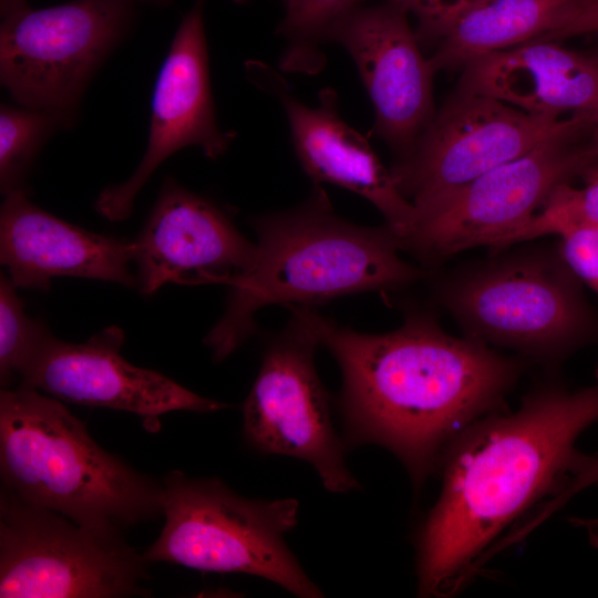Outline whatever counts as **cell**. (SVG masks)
<instances>
[{"mask_svg": "<svg viewBox=\"0 0 598 598\" xmlns=\"http://www.w3.org/2000/svg\"><path fill=\"white\" fill-rule=\"evenodd\" d=\"M310 309L291 308L289 324L265 351L244 403V436L262 453L309 463L329 492L349 493L360 485L346 464L329 399L316 370L320 340Z\"/></svg>", "mask_w": 598, "mask_h": 598, "instance_id": "9", "label": "cell"}, {"mask_svg": "<svg viewBox=\"0 0 598 598\" xmlns=\"http://www.w3.org/2000/svg\"><path fill=\"white\" fill-rule=\"evenodd\" d=\"M71 122L43 110L1 104L0 109V185L6 195L19 189L20 182L43 143Z\"/></svg>", "mask_w": 598, "mask_h": 598, "instance_id": "21", "label": "cell"}, {"mask_svg": "<svg viewBox=\"0 0 598 598\" xmlns=\"http://www.w3.org/2000/svg\"><path fill=\"white\" fill-rule=\"evenodd\" d=\"M2 487L86 528L122 534L162 514L163 484L102 448L62 401L0 393Z\"/></svg>", "mask_w": 598, "mask_h": 598, "instance_id": "4", "label": "cell"}, {"mask_svg": "<svg viewBox=\"0 0 598 598\" xmlns=\"http://www.w3.org/2000/svg\"><path fill=\"white\" fill-rule=\"evenodd\" d=\"M589 116L549 137L526 154L476 177L430 209L417 214L401 249L424 262H437L465 249L496 248L525 225L550 193L596 159L580 135Z\"/></svg>", "mask_w": 598, "mask_h": 598, "instance_id": "7", "label": "cell"}, {"mask_svg": "<svg viewBox=\"0 0 598 598\" xmlns=\"http://www.w3.org/2000/svg\"><path fill=\"white\" fill-rule=\"evenodd\" d=\"M164 526L144 553L150 563L258 576L302 598L323 597L286 544L297 525L293 498L256 499L219 478H193L181 471L162 481Z\"/></svg>", "mask_w": 598, "mask_h": 598, "instance_id": "5", "label": "cell"}, {"mask_svg": "<svg viewBox=\"0 0 598 598\" xmlns=\"http://www.w3.org/2000/svg\"><path fill=\"white\" fill-rule=\"evenodd\" d=\"M133 0H73L3 17L1 84L20 105L71 123L86 84L134 18Z\"/></svg>", "mask_w": 598, "mask_h": 598, "instance_id": "8", "label": "cell"}, {"mask_svg": "<svg viewBox=\"0 0 598 598\" xmlns=\"http://www.w3.org/2000/svg\"><path fill=\"white\" fill-rule=\"evenodd\" d=\"M587 1V0H586Z\"/></svg>", "mask_w": 598, "mask_h": 598, "instance_id": "34", "label": "cell"}, {"mask_svg": "<svg viewBox=\"0 0 598 598\" xmlns=\"http://www.w3.org/2000/svg\"><path fill=\"white\" fill-rule=\"evenodd\" d=\"M247 74L281 103L296 155L313 184L337 185L372 203L400 243L413 225V205L368 140L340 117L336 91L321 90L318 106L310 107L289 92L287 82L269 65L250 62Z\"/></svg>", "mask_w": 598, "mask_h": 598, "instance_id": "16", "label": "cell"}, {"mask_svg": "<svg viewBox=\"0 0 598 598\" xmlns=\"http://www.w3.org/2000/svg\"><path fill=\"white\" fill-rule=\"evenodd\" d=\"M457 91L496 99L544 117L598 111V59L557 41H529L478 56L462 69Z\"/></svg>", "mask_w": 598, "mask_h": 598, "instance_id": "18", "label": "cell"}, {"mask_svg": "<svg viewBox=\"0 0 598 598\" xmlns=\"http://www.w3.org/2000/svg\"><path fill=\"white\" fill-rule=\"evenodd\" d=\"M233 1L236 2V3H244L247 0H233Z\"/></svg>", "mask_w": 598, "mask_h": 598, "instance_id": "32", "label": "cell"}, {"mask_svg": "<svg viewBox=\"0 0 598 598\" xmlns=\"http://www.w3.org/2000/svg\"><path fill=\"white\" fill-rule=\"evenodd\" d=\"M408 11L384 2L358 6L329 34L351 55L374 109V132L400 157L435 115L429 58L409 23Z\"/></svg>", "mask_w": 598, "mask_h": 598, "instance_id": "13", "label": "cell"}, {"mask_svg": "<svg viewBox=\"0 0 598 598\" xmlns=\"http://www.w3.org/2000/svg\"><path fill=\"white\" fill-rule=\"evenodd\" d=\"M133 240L71 225L31 203L22 188L4 195L0 212V259L16 287L45 290L68 276L136 286Z\"/></svg>", "mask_w": 598, "mask_h": 598, "instance_id": "17", "label": "cell"}, {"mask_svg": "<svg viewBox=\"0 0 598 598\" xmlns=\"http://www.w3.org/2000/svg\"><path fill=\"white\" fill-rule=\"evenodd\" d=\"M586 0H470L416 35L435 45L434 72L463 69L494 51L539 39L561 28Z\"/></svg>", "mask_w": 598, "mask_h": 598, "instance_id": "19", "label": "cell"}, {"mask_svg": "<svg viewBox=\"0 0 598 598\" xmlns=\"http://www.w3.org/2000/svg\"><path fill=\"white\" fill-rule=\"evenodd\" d=\"M133 1L134 2L141 1V2H145V3L154 4V6L165 7V6L171 4L173 0H133Z\"/></svg>", "mask_w": 598, "mask_h": 598, "instance_id": "31", "label": "cell"}, {"mask_svg": "<svg viewBox=\"0 0 598 598\" xmlns=\"http://www.w3.org/2000/svg\"><path fill=\"white\" fill-rule=\"evenodd\" d=\"M559 237L564 262L598 293V227L575 229Z\"/></svg>", "mask_w": 598, "mask_h": 598, "instance_id": "24", "label": "cell"}, {"mask_svg": "<svg viewBox=\"0 0 598 598\" xmlns=\"http://www.w3.org/2000/svg\"><path fill=\"white\" fill-rule=\"evenodd\" d=\"M413 13L419 21V29L425 28L453 9L470 0H385Z\"/></svg>", "mask_w": 598, "mask_h": 598, "instance_id": "27", "label": "cell"}, {"mask_svg": "<svg viewBox=\"0 0 598 598\" xmlns=\"http://www.w3.org/2000/svg\"><path fill=\"white\" fill-rule=\"evenodd\" d=\"M592 32H598V0L585 1L561 28L534 41L559 42L570 37Z\"/></svg>", "mask_w": 598, "mask_h": 598, "instance_id": "26", "label": "cell"}, {"mask_svg": "<svg viewBox=\"0 0 598 598\" xmlns=\"http://www.w3.org/2000/svg\"><path fill=\"white\" fill-rule=\"evenodd\" d=\"M582 116H536L489 96L456 91L391 172L415 217Z\"/></svg>", "mask_w": 598, "mask_h": 598, "instance_id": "11", "label": "cell"}, {"mask_svg": "<svg viewBox=\"0 0 598 598\" xmlns=\"http://www.w3.org/2000/svg\"><path fill=\"white\" fill-rule=\"evenodd\" d=\"M252 226L254 264L228 283L225 313L205 338L216 362L254 332L255 315L265 306L312 308L341 296L399 289L423 276L400 257L389 226L340 218L319 185L298 207L256 218Z\"/></svg>", "mask_w": 598, "mask_h": 598, "instance_id": "3", "label": "cell"}, {"mask_svg": "<svg viewBox=\"0 0 598 598\" xmlns=\"http://www.w3.org/2000/svg\"><path fill=\"white\" fill-rule=\"evenodd\" d=\"M570 524L586 530L589 544L598 549V516L597 517H571Z\"/></svg>", "mask_w": 598, "mask_h": 598, "instance_id": "28", "label": "cell"}, {"mask_svg": "<svg viewBox=\"0 0 598 598\" xmlns=\"http://www.w3.org/2000/svg\"><path fill=\"white\" fill-rule=\"evenodd\" d=\"M27 6V0H0L1 16L4 17Z\"/></svg>", "mask_w": 598, "mask_h": 598, "instance_id": "29", "label": "cell"}, {"mask_svg": "<svg viewBox=\"0 0 598 598\" xmlns=\"http://www.w3.org/2000/svg\"><path fill=\"white\" fill-rule=\"evenodd\" d=\"M596 421L598 383L577 391L547 385L517 411L463 431L443 454L442 489L417 535V594H455L493 540L590 456L575 444Z\"/></svg>", "mask_w": 598, "mask_h": 598, "instance_id": "2", "label": "cell"}, {"mask_svg": "<svg viewBox=\"0 0 598 598\" xmlns=\"http://www.w3.org/2000/svg\"><path fill=\"white\" fill-rule=\"evenodd\" d=\"M310 315L342 372L347 444L388 448L416 487L463 431L498 411L523 370L522 361L477 337H453L429 316L411 315L391 332L363 333L312 308Z\"/></svg>", "mask_w": 598, "mask_h": 598, "instance_id": "1", "label": "cell"}, {"mask_svg": "<svg viewBox=\"0 0 598 598\" xmlns=\"http://www.w3.org/2000/svg\"><path fill=\"white\" fill-rule=\"evenodd\" d=\"M574 277L563 259L516 256L454 282L443 300L471 336L537 355H555L592 332L591 313Z\"/></svg>", "mask_w": 598, "mask_h": 598, "instance_id": "10", "label": "cell"}, {"mask_svg": "<svg viewBox=\"0 0 598 598\" xmlns=\"http://www.w3.org/2000/svg\"><path fill=\"white\" fill-rule=\"evenodd\" d=\"M9 276L0 277V381L3 389L21 380L43 344L52 336L24 312Z\"/></svg>", "mask_w": 598, "mask_h": 598, "instance_id": "23", "label": "cell"}, {"mask_svg": "<svg viewBox=\"0 0 598 598\" xmlns=\"http://www.w3.org/2000/svg\"><path fill=\"white\" fill-rule=\"evenodd\" d=\"M598 484V454L590 455L586 462L573 474L566 484L548 501L538 513L542 519L548 518L563 507L570 498L587 487Z\"/></svg>", "mask_w": 598, "mask_h": 598, "instance_id": "25", "label": "cell"}, {"mask_svg": "<svg viewBox=\"0 0 598 598\" xmlns=\"http://www.w3.org/2000/svg\"><path fill=\"white\" fill-rule=\"evenodd\" d=\"M597 59H598V56H597Z\"/></svg>", "mask_w": 598, "mask_h": 598, "instance_id": "33", "label": "cell"}, {"mask_svg": "<svg viewBox=\"0 0 598 598\" xmlns=\"http://www.w3.org/2000/svg\"><path fill=\"white\" fill-rule=\"evenodd\" d=\"M592 138L590 141V150L596 159H598V111L591 120Z\"/></svg>", "mask_w": 598, "mask_h": 598, "instance_id": "30", "label": "cell"}, {"mask_svg": "<svg viewBox=\"0 0 598 598\" xmlns=\"http://www.w3.org/2000/svg\"><path fill=\"white\" fill-rule=\"evenodd\" d=\"M137 285L153 293L167 282L225 283L247 272L256 244L210 200L168 177L145 226L133 240Z\"/></svg>", "mask_w": 598, "mask_h": 598, "instance_id": "15", "label": "cell"}, {"mask_svg": "<svg viewBox=\"0 0 598 598\" xmlns=\"http://www.w3.org/2000/svg\"><path fill=\"white\" fill-rule=\"evenodd\" d=\"M124 332L105 328L81 343L51 336L23 373L19 385L62 402L126 411L146 425L172 411L213 412L228 405L204 398L153 370L135 367L121 354Z\"/></svg>", "mask_w": 598, "mask_h": 598, "instance_id": "14", "label": "cell"}, {"mask_svg": "<svg viewBox=\"0 0 598 598\" xmlns=\"http://www.w3.org/2000/svg\"><path fill=\"white\" fill-rule=\"evenodd\" d=\"M148 564L122 534L86 528L1 488V598L146 596Z\"/></svg>", "mask_w": 598, "mask_h": 598, "instance_id": "6", "label": "cell"}, {"mask_svg": "<svg viewBox=\"0 0 598 598\" xmlns=\"http://www.w3.org/2000/svg\"><path fill=\"white\" fill-rule=\"evenodd\" d=\"M204 0H195L183 17L158 72L153 96L146 152L132 176L102 190L95 209L109 220L131 215L135 196L153 172L186 146L215 159L236 134L219 130L210 91Z\"/></svg>", "mask_w": 598, "mask_h": 598, "instance_id": "12", "label": "cell"}, {"mask_svg": "<svg viewBox=\"0 0 598 598\" xmlns=\"http://www.w3.org/2000/svg\"><path fill=\"white\" fill-rule=\"evenodd\" d=\"M362 0H283L285 16L278 32L287 45L281 69L315 74L324 65L320 44L336 23Z\"/></svg>", "mask_w": 598, "mask_h": 598, "instance_id": "20", "label": "cell"}, {"mask_svg": "<svg viewBox=\"0 0 598 598\" xmlns=\"http://www.w3.org/2000/svg\"><path fill=\"white\" fill-rule=\"evenodd\" d=\"M581 188L569 183L558 185L537 213L522 227L506 236L496 248L546 235L598 227V172Z\"/></svg>", "mask_w": 598, "mask_h": 598, "instance_id": "22", "label": "cell"}]
</instances>
